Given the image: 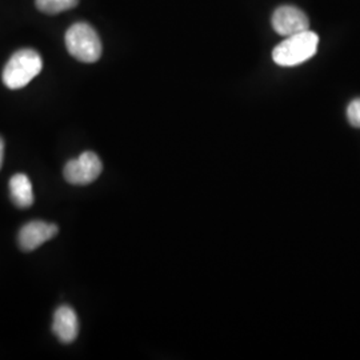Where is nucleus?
Instances as JSON below:
<instances>
[{
  "label": "nucleus",
  "instance_id": "obj_8",
  "mask_svg": "<svg viewBox=\"0 0 360 360\" xmlns=\"http://www.w3.org/2000/svg\"><path fill=\"white\" fill-rule=\"evenodd\" d=\"M10 193L13 205L19 208H28L34 205L32 183L26 174H15L10 180Z\"/></svg>",
  "mask_w": 360,
  "mask_h": 360
},
{
  "label": "nucleus",
  "instance_id": "obj_10",
  "mask_svg": "<svg viewBox=\"0 0 360 360\" xmlns=\"http://www.w3.org/2000/svg\"><path fill=\"white\" fill-rule=\"evenodd\" d=\"M347 117L349 124L355 129H360V98L354 99L348 104Z\"/></svg>",
  "mask_w": 360,
  "mask_h": 360
},
{
  "label": "nucleus",
  "instance_id": "obj_7",
  "mask_svg": "<svg viewBox=\"0 0 360 360\" xmlns=\"http://www.w3.org/2000/svg\"><path fill=\"white\" fill-rule=\"evenodd\" d=\"M52 331L62 343H72L79 334L77 312L70 306H60L53 314Z\"/></svg>",
  "mask_w": 360,
  "mask_h": 360
},
{
  "label": "nucleus",
  "instance_id": "obj_3",
  "mask_svg": "<svg viewBox=\"0 0 360 360\" xmlns=\"http://www.w3.org/2000/svg\"><path fill=\"white\" fill-rule=\"evenodd\" d=\"M65 47L71 56L83 63H95L102 56L101 38L86 22L75 23L67 30Z\"/></svg>",
  "mask_w": 360,
  "mask_h": 360
},
{
  "label": "nucleus",
  "instance_id": "obj_4",
  "mask_svg": "<svg viewBox=\"0 0 360 360\" xmlns=\"http://www.w3.org/2000/svg\"><path fill=\"white\" fill-rule=\"evenodd\" d=\"M102 169L103 165L99 156L92 151H86L77 159L70 160L65 165L63 174L68 183L77 186H87L99 178Z\"/></svg>",
  "mask_w": 360,
  "mask_h": 360
},
{
  "label": "nucleus",
  "instance_id": "obj_5",
  "mask_svg": "<svg viewBox=\"0 0 360 360\" xmlns=\"http://www.w3.org/2000/svg\"><path fill=\"white\" fill-rule=\"evenodd\" d=\"M272 28L282 37H291L309 30V16L294 6H282L271 19Z\"/></svg>",
  "mask_w": 360,
  "mask_h": 360
},
{
  "label": "nucleus",
  "instance_id": "obj_9",
  "mask_svg": "<svg viewBox=\"0 0 360 360\" xmlns=\"http://www.w3.org/2000/svg\"><path fill=\"white\" fill-rule=\"evenodd\" d=\"M77 3L79 0H37V7L41 13L56 15L77 7Z\"/></svg>",
  "mask_w": 360,
  "mask_h": 360
},
{
  "label": "nucleus",
  "instance_id": "obj_2",
  "mask_svg": "<svg viewBox=\"0 0 360 360\" xmlns=\"http://www.w3.org/2000/svg\"><path fill=\"white\" fill-rule=\"evenodd\" d=\"M43 68V60L38 52L25 49L15 52L3 70V83L10 90H19L38 77Z\"/></svg>",
  "mask_w": 360,
  "mask_h": 360
},
{
  "label": "nucleus",
  "instance_id": "obj_11",
  "mask_svg": "<svg viewBox=\"0 0 360 360\" xmlns=\"http://www.w3.org/2000/svg\"><path fill=\"white\" fill-rule=\"evenodd\" d=\"M3 159H4V141L0 136V169L3 166Z\"/></svg>",
  "mask_w": 360,
  "mask_h": 360
},
{
  "label": "nucleus",
  "instance_id": "obj_6",
  "mask_svg": "<svg viewBox=\"0 0 360 360\" xmlns=\"http://www.w3.org/2000/svg\"><path fill=\"white\" fill-rule=\"evenodd\" d=\"M59 229L56 224L41 221V220H32L28 221L19 231V245L23 251H34L38 247L51 240L52 238L58 233Z\"/></svg>",
  "mask_w": 360,
  "mask_h": 360
},
{
  "label": "nucleus",
  "instance_id": "obj_1",
  "mask_svg": "<svg viewBox=\"0 0 360 360\" xmlns=\"http://www.w3.org/2000/svg\"><path fill=\"white\" fill-rule=\"evenodd\" d=\"M318 44L319 37L307 30L287 37L285 40L279 43L272 51V59L276 65L282 67L302 65L316 53Z\"/></svg>",
  "mask_w": 360,
  "mask_h": 360
}]
</instances>
